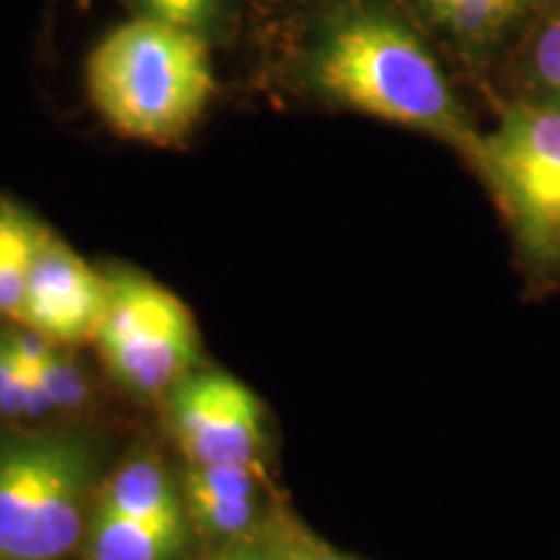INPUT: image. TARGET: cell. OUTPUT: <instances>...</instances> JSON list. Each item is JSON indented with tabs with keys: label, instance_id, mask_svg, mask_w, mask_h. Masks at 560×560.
Listing matches in <instances>:
<instances>
[{
	"label": "cell",
	"instance_id": "obj_6",
	"mask_svg": "<svg viewBox=\"0 0 560 560\" xmlns=\"http://www.w3.org/2000/svg\"><path fill=\"white\" fill-rule=\"evenodd\" d=\"M170 429L190 467L249 462L260 457L262 408L234 376L190 371L170 389Z\"/></svg>",
	"mask_w": 560,
	"mask_h": 560
},
{
	"label": "cell",
	"instance_id": "obj_20",
	"mask_svg": "<svg viewBox=\"0 0 560 560\" xmlns=\"http://www.w3.org/2000/svg\"><path fill=\"white\" fill-rule=\"evenodd\" d=\"M13 213H16V208L9 206V202H0V257H3L5 240H9V231H11Z\"/></svg>",
	"mask_w": 560,
	"mask_h": 560
},
{
	"label": "cell",
	"instance_id": "obj_15",
	"mask_svg": "<svg viewBox=\"0 0 560 560\" xmlns=\"http://www.w3.org/2000/svg\"><path fill=\"white\" fill-rule=\"evenodd\" d=\"M136 16L156 19L200 37L219 24L229 0H125Z\"/></svg>",
	"mask_w": 560,
	"mask_h": 560
},
{
	"label": "cell",
	"instance_id": "obj_17",
	"mask_svg": "<svg viewBox=\"0 0 560 560\" xmlns=\"http://www.w3.org/2000/svg\"><path fill=\"white\" fill-rule=\"evenodd\" d=\"M0 340H3V346L11 350L13 359H16L21 366L30 369H37L39 363H45L50 359L52 350L58 348L50 338H45L42 332L24 325H21V330H3L0 332Z\"/></svg>",
	"mask_w": 560,
	"mask_h": 560
},
{
	"label": "cell",
	"instance_id": "obj_22",
	"mask_svg": "<svg viewBox=\"0 0 560 560\" xmlns=\"http://www.w3.org/2000/svg\"><path fill=\"white\" fill-rule=\"evenodd\" d=\"M304 560H348V558H340L335 556L330 550H317V552H306V556H301Z\"/></svg>",
	"mask_w": 560,
	"mask_h": 560
},
{
	"label": "cell",
	"instance_id": "obj_23",
	"mask_svg": "<svg viewBox=\"0 0 560 560\" xmlns=\"http://www.w3.org/2000/svg\"><path fill=\"white\" fill-rule=\"evenodd\" d=\"M289 560H304L301 556H293V558H289Z\"/></svg>",
	"mask_w": 560,
	"mask_h": 560
},
{
	"label": "cell",
	"instance_id": "obj_12",
	"mask_svg": "<svg viewBox=\"0 0 560 560\" xmlns=\"http://www.w3.org/2000/svg\"><path fill=\"white\" fill-rule=\"evenodd\" d=\"M42 231L45 229L37 226L30 215L16 208L3 257H0V317H11L13 322L19 317Z\"/></svg>",
	"mask_w": 560,
	"mask_h": 560
},
{
	"label": "cell",
	"instance_id": "obj_7",
	"mask_svg": "<svg viewBox=\"0 0 560 560\" xmlns=\"http://www.w3.org/2000/svg\"><path fill=\"white\" fill-rule=\"evenodd\" d=\"M107 278L75 255L50 231H42L30 283L16 322L50 338L55 346H79L100 335L107 312Z\"/></svg>",
	"mask_w": 560,
	"mask_h": 560
},
{
	"label": "cell",
	"instance_id": "obj_13",
	"mask_svg": "<svg viewBox=\"0 0 560 560\" xmlns=\"http://www.w3.org/2000/svg\"><path fill=\"white\" fill-rule=\"evenodd\" d=\"M187 520L213 540H236L255 527L260 499H223V495L187 490Z\"/></svg>",
	"mask_w": 560,
	"mask_h": 560
},
{
	"label": "cell",
	"instance_id": "obj_10",
	"mask_svg": "<svg viewBox=\"0 0 560 560\" xmlns=\"http://www.w3.org/2000/svg\"><path fill=\"white\" fill-rule=\"evenodd\" d=\"M96 506L125 516H159L182 509V501L164 467L156 459L138 457L112 475Z\"/></svg>",
	"mask_w": 560,
	"mask_h": 560
},
{
	"label": "cell",
	"instance_id": "obj_8",
	"mask_svg": "<svg viewBox=\"0 0 560 560\" xmlns=\"http://www.w3.org/2000/svg\"><path fill=\"white\" fill-rule=\"evenodd\" d=\"M190 537L185 506L159 516H125L96 506L89 524V560H174Z\"/></svg>",
	"mask_w": 560,
	"mask_h": 560
},
{
	"label": "cell",
	"instance_id": "obj_18",
	"mask_svg": "<svg viewBox=\"0 0 560 560\" xmlns=\"http://www.w3.org/2000/svg\"><path fill=\"white\" fill-rule=\"evenodd\" d=\"M21 363L13 359V353L9 348L3 346V340H0V397L5 395V392H9L13 384L19 382V376H21Z\"/></svg>",
	"mask_w": 560,
	"mask_h": 560
},
{
	"label": "cell",
	"instance_id": "obj_14",
	"mask_svg": "<svg viewBox=\"0 0 560 560\" xmlns=\"http://www.w3.org/2000/svg\"><path fill=\"white\" fill-rule=\"evenodd\" d=\"M187 490L223 495V499H260L262 488H268V467L265 462H229V465L190 467L185 475Z\"/></svg>",
	"mask_w": 560,
	"mask_h": 560
},
{
	"label": "cell",
	"instance_id": "obj_1",
	"mask_svg": "<svg viewBox=\"0 0 560 560\" xmlns=\"http://www.w3.org/2000/svg\"><path fill=\"white\" fill-rule=\"evenodd\" d=\"M314 91L340 107L429 132L467 159L478 149L465 109L423 39L382 5L335 11L306 55Z\"/></svg>",
	"mask_w": 560,
	"mask_h": 560
},
{
	"label": "cell",
	"instance_id": "obj_19",
	"mask_svg": "<svg viewBox=\"0 0 560 560\" xmlns=\"http://www.w3.org/2000/svg\"><path fill=\"white\" fill-rule=\"evenodd\" d=\"M208 560H265L260 550L249 548V545H236V548H229L223 552H215L213 558Z\"/></svg>",
	"mask_w": 560,
	"mask_h": 560
},
{
	"label": "cell",
	"instance_id": "obj_11",
	"mask_svg": "<svg viewBox=\"0 0 560 560\" xmlns=\"http://www.w3.org/2000/svg\"><path fill=\"white\" fill-rule=\"evenodd\" d=\"M520 70L529 102L560 107V0L532 19L520 42Z\"/></svg>",
	"mask_w": 560,
	"mask_h": 560
},
{
	"label": "cell",
	"instance_id": "obj_2",
	"mask_svg": "<svg viewBox=\"0 0 560 560\" xmlns=\"http://www.w3.org/2000/svg\"><path fill=\"white\" fill-rule=\"evenodd\" d=\"M86 89L94 109L122 138L174 145L190 136L215 94L208 42L132 16L91 50Z\"/></svg>",
	"mask_w": 560,
	"mask_h": 560
},
{
	"label": "cell",
	"instance_id": "obj_4",
	"mask_svg": "<svg viewBox=\"0 0 560 560\" xmlns=\"http://www.w3.org/2000/svg\"><path fill=\"white\" fill-rule=\"evenodd\" d=\"M522 249L537 265H560V107L522 100L470 156Z\"/></svg>",
	"mask_w": 560,
	"mask_h": 560
},
{
	"label": "cell",
	"instance_id": "obj_16",
	"mask_svg": "<svg viewBox=\"0 0 560 560\" xmlns=\"http://www.w3.org/2000/svg\"><path fill=\"white\" fill-rule=\"evenodd\" d=\"M37 374L45 384L55 410H79L89 397V382L79 363L68 359L60 348H55L50 359L39 363Z\"/></svg>",
	"mask_w": 560,
	"mask_h": 560
},
{
	"label": "cell",
	"instance_id": "obj_9",
	"mask_svg": "<svg viewBox=\"0 0 560 560\" xmlns=\"http://www.w3.org/2000/svg\"><path fill=\"white\" fill-rule=\"evenodd\" d=\"M535 0H450L433 19L467 52L478 55L495 47L532 16Z\"/></svg>",
	"mask_w": 560,
	"mask_h": 560
},
{
	"label": "cell",
	"instance_id": "obj_3",
	"mask_svg": "<svg viewBox=\"0 0 560 560\" xmlns=\"http://www.w3.org/2000/svg\"><path fill=\"white\" fill-rule=\"evenodd\" d=\"M94 452L75 433L0 439V560H62L83 535Z\"/></svg>",
	"mask_w": 560,
	"mask_h": 560
},
{
	"label": "cell",
	"instance_id": "obj_21",
	"mask_svg": "<svg viewBox=\"0 0 560 560\" xmlns=\"http://www.w3.org/2000/svg\"><path fill=\"white\" fill-rule=\"evenodd\" d=\"M416 3L420 5V11H423L425 16L433 21L441 11L446 9V5H450V0H416Z\"/></svg>",
	"mask_w": 560,
	"mask_h": 560
},
{
	"label": "cell",
	"instance_id": "obj_5",
	"mask_svg": "<svg viewBox=\"0 0 560 560\" xmlns=\"http://www.w3.org/2000/svg\"><path fill=\"white\" fill-rule=\"evenodd\" d=\"M96 346L109 374L143 397L170 392L198 363V327L190 310L151 278L112 272Z\"/></svg>",
	"mask_w": 560,
	"mask_h": 560
}]
</instances>
